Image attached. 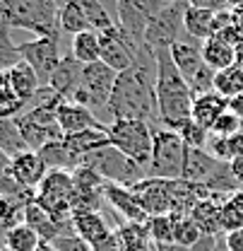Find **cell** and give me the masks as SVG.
<instances>
[{"label": "cell", "instance_id": "41", "mask_svg": "<svg viewBox=\"0 0 243 251\" xmlns=\"http://www.w3.org/2000/svg\"><path fill=\"white\" fill-rule=\"evenodd\" d=\"M53 247L58 251H91V247L77 234H63L53 242Z\"/></svg>", "mask_w": 243, "mask_h": 251}, {"label": "cell", "instance_id": "26", "mask_svg": "<svg viewBox=\"0 0 243 251\" xmlns=\"http://www.w3.org/2000/svg\"><path fill=\"white\" fill-rule=\"evenodd\" d=\"M116 234L125 251H154L152 237H150L145 222L142 225L140 222H121L116 227Z\"/></svg>", "mask_w": 243, "mask_h": 251}, {"label": "cell", "instance_id": "22", "mask_svg": "<svg viewBox=\"0 0 243 251\" xmlns=\"http://www.w3.org/2000/svg\"><path fill=\"white\" fill-rule=\"evenodd\" d=\"M200 46H202V58L214 73L236 65V46H231L221 36H212V39L202 41Z\"/></svg>", "mask_w": 243, "mask_h": 251}, {"label": "cell", "instance_id": "20", "mask_svg": "<svg viewBox=\"0 0 243 251\" xmlns=\"http://www.w3.org/2000/svg\"><path fill=\"white\" fill-rule=\"evenodd\" d=\"M72 229L77 237H82L89 247H96L101 244L113 229L106 225V220L101 218L99 210H91V213H80L72 218Z\"/></svg>", "mask_w": 243, "mask_h": 251}, {"label": "cell", "instance_id": "47", "mask_svg": "<svg viewBox=\"0 0 243 251\" xmlns=\"http://www.w3.org/2000/svg\"><path fill=\"white\" fill-rule=\"evenodd\" d=\"M236 68H241L243 70V44L241 46H236Z\"/></svg>", "mask_w": 243, "mask_h": 251}, {"label": "cell", "instance_id": "38", "mask_svg": "<svg viewBox=\"0 0 243 251\" xmlns=\"http://www.w3.org/2000/svg\"><path fill=\"white\" fill-rule=\"evenodd\" d=\"M241 227H243V210L241 205L236 203V198L229 196L226 203L221 205V229H224V234H229V232H236Z\"/></svg>", "mask_w": 243, "mask_h": 251}, {"label": "cell", "instance_id": "4", "mask_svg": "<svg viewBox=\"0 0 243 251\" xmlns=\"http://www.w3.org/2000/svg\"><path fill=\"white\" fill-rule=\"evenodd\" d=\"M154 128L156 126L147 121H137V119H118L113 124H109V140L111 148H116L118 152L130 157L137 167H142L147 172L150 162H152V148H154Z\"/></svg>", "mask_w": 243, "mask_h": 251}, {"label": "cell", "instance_id": "16", "mask_svg": "<svg viewBox=\"0 0 243 251\" xmlns=\"http://www.w3.org/2000/svg\"><path fill=\"white\" fill-rule=\"evenodd\" d=\"M229 196H221V193H214L210 198L200 201L193 210H190V218L193 222L200 227L202 234H210V237H221V205L226 203Z\"/></svg>", "mask_w": 243, "mask_h": 251}, {"label": "cell", "instance_id": "49", "mask_svg": "<svg viewBox=\"0 0 243 251\" xmlns=\"http://www.w3.org/2000/svg\"><path fill=\"white\" fill-rule=\"evenodd\" d=\"M5 239H7V229H5V227H0V249H5V247H7V242H5Z\"/></svg>", "mask_w": 243, "mask_h": 251}, {"label": "cell", "instance_id": "11", "mask_svg": "<svg viewBox=\"0 0 243 251\" xmlns=\"http://www.w3.org/2000/svg\"><path fill=\"white\" fill-rule=\"evenodd\" d=\"M161 7L164 2L159 0H116V17H118L116 25L135 44H145L147 27Z\"/></svg>", "mask_w": 243, "mask_h": 251}, {"label": "cell", "instance_id": "51", "mask_svg": "<svg viewBox=\"0 0 243 251\" xmlns=\"http://www.w3.org/2000/svg\"><path fill=\"white\" fill-rule=\"evenodd\" d=\"M214 251H229V249H226V244L221 242V244H219V247H217V249H214Z\"/></svg>", "mask_w": 243, "mask_h": 251}, {"label": "cell", "instance_id": "34", "mask_svg": "<svg viewBox=\"0 0 243 251\" xmlns=\"http://www.w3.org/2000/svg\"><path fill=\"white\" fill-rule=\"evenodd\" d=\"M7 249L12 251H36L41 244V237L31 229L29 225H15L7 229Z\"/></svg>", "mask_w": 243, "mask_h": 251}, {"label": "cell", "instance_id": "32", "mask_svg": "<svg viewBox=\"0 0 243 251\" xmlns=\"http://www.w3.org/2000/svg\"><path fill=\"white\" fill-rule=\"evenodd\" d=\"M20 63H22V53H20V44L12 41V27L0 20V75L10 73Z\"/></svg>", "mask_w": 243, "mask_h": 251}, {"label": "cell", "instance_id": "36", "mask_svg": "<svg viewBox=\"0 0 243 251\" xmlns=\"http://www.w3.org/2000/svg\"><path fill=\"white\" fill-rule=\"evenodd\" d=\"M200 237H202V232H200V227L193 222L190 215L176 220V229H174V242H176V244H181V247L193 251V247L200 242Z\"/></svg>", "mask_w": 243, "mask_h": 251}, {"label": "cell", "instance_id": "5", "mask_svg": "<svg viewBox=\"0 0 243 251\" xmlns=\"http://www.w3.org/2000/svg\"><path fill=\"white\" fill-rule=\"evenodd\" d=\"M116 80H118V73L113 68H109L104 61L85 65L82 82H80V87L75 90V94L67 101H75L80 106H87V109H91L101 119V114L106 111V104H109V99L113 94Z\"/></svg>", "mask_w": 243, "mask_h": 251}, {"label": "cell", "instance_id": "9", "mask_svg": "<svg viewBox=\"0 0 243 251\" xmlns=\"http://www.w3.org/2000/svg\"><path fill=\"white\" fill-rule=\"evenodd\" d=\"M185 10H188V0H178L171 5H164L156 17L150 22L147 34H145V44L156 51V49H171L178 39L181 29H185Z\"/></svg>", "mask_w": 243, "mask_h": 251}, {"label": "cell", "instance_id": "10", "mask_svg": "<svg viewBox=\"0 0 243 251\" xmlns=\"http://www.w3.org/2000/svg\"><path fill=\"white\" fill-rule=\"evenodd\" d=\"M20 53H22V61L31 65V70L36 73L41 87H46L51 82L56 68L63 61L58 36H36L31 41H24V44H20Z\"/></svg>", "mask_w": 243, "mask_h": 251}, {"label": "cell", "instance_id": "2", "mask_svg": "<svg viewBox=\"0 0 243 251\" xmlns=\"http://www.w3.org/2000/svg\"><path fill=\"white\" fill-rule=\"evenodd\" d=\"M156 109H159V126L174 133L193 119V92L185 82L176 63L171 58V49H156Z\"/></svg>", "mask_w": 243, "mask_h": 251}, {"label": "cell", "instance_id": "28", "mask_svg": "<svg viewBox=\"0 0 243 251\" xmlns=\"http://www.w3.org/2000/svg\"><path fill=\"white\" fill-rule=\"evenodd\" d=\"M70 53L75 61H80L82 65H91V63L101 61V41L96 31H82L72 36L70 44Z\"/></svg>", "mask_w": 243, "mask_h": 251}, {"label": "cell", "instance_id": "14", "mask_svg": "<svg viewBox=\"0 0 243 251\" xmlns=\"http://www.w3.org/2000/svg\"><path fill=\"white\" fill-rule=\"evenodd\" d=\"M10 174L15 176V181H17L20 186L29 188V191H36V188L41 186V181L46 179L48 167L44 164V159H41L39 152L27 150V152H22V155L12 157V162H10Z\"/></svg>", "mask_w": 243, "mask_h": 251}, {"label": "cell", "instance_id": "31", "mask_svg": "<svg viewBox=\"0 0 243 251\" xmlns=\"http://www.w3.org/2000/svg\"><path fill=\"white\" fill-rule=\"evenodd\" d=\"M207 145H210V155L214 159H219L224 164H231L234 159L243 157V130H239L236 135H229V138L214 135Z\"/></svg>", "mask_w": 243, "mask_h": 251}, {"label": "cell", "instance_id": "19", "mask_svg": "<svg viewBox=\"0 0 243 251\" xmlns=\"http://www.w3.org/2000/svg\"><path fill=\"white\" fill-rule=\"evenodd\" d=\"M226 111H229V99H224L219 92H210L193 99V121L207 130H212L217 119Z\"/></svg>", "mask_w": 243, "mask_h": 251}, {"label": "cell", "instance_id": "42", "mask_svg": "<svg viewBox=\"0 0 243 251\" xmlns=\"http://www.w3.org/2000/svg\"><path fill=\"white\" fill-rule=\"evenodd\" d=\"M91 251H125L121 244V239H118V234H116V229L101 242V244H96V247H91Z\"/></svg>", "mask_w": 243, "mask_h": 251}, {"label": "cell", "instance_id": "23", "mask_svg": "<svg viewBox=\"0 0 243 251\" xmlns=\"http://www.w3.org/2000/svg\"><path fill=\"white\" fill-rule=\"evenodd\" d=\"M171 58L176 63L178 73L185 77V82L205 65V58H202V46L198 44H190V41H176L171 46Z\"/></svg>", "mask_w": 243, "mask_h": 251}, {"label": "cell", "instance_id": "17", "mask_svg": "<svg viewBox=\"0 0 243 251\" xmlns=\"http://www.w3.org/2000/svg\"><path fill=\"white\" fill-rule=\"evenodd\" d=\"M24 225H29L31 229L41 237V242H48V244H53L58 237L63 234H75V229H70V227H63L61 222H56L51 213H46L36 201H31L29 205L24 208Z\"/></svg>", "mask_w": 243, "mask_h": 251}, {"label": "cell", "instance_id": "3", "mask_svg": "<svg viewBox=\"0 0 243 251\" xmlns=\"http://www.w3.org/2000/svg\"><path fill=\"white\" fill-rule=\"evenodd\" d=\"M58 0H0V20L36 36H58Z\"/></svg>", "mask_w": 243, "mask_h": 251}, {"label": "cell", "instance_id": "27", "mask_svg": "<svg viewBox=\"0 0 243 251\" xmlns=\"http://www.w3.org/2000/svg\"><path fill=\"white\" fill-rule=\"evenodd\" d=\"M39 155H41V159H44V164L48 167V172H53V169L75 172V169L80 167V157L72 155V152H70V148H67L63 140L44 145V148L39 150Z\"/></svg>", "mask_w": 243, "mask_h": 251}, {"label": "cell", "instance_id": "37", "mask_svg": "<svg viewBox=\"0 0 243 251\" xmlns=\"http://www.w3.org/2000/svg\"><path fill=\"white\" fill-rule=\"evenodd\" d=\"M181 140L185 143V148H198V150H205L207 143H210V130L202 128L200 124H195L193 119L181 128Z\"/></svg>", "mask_w": 243, "mask_h": 251}, {"label": "cell", "instance_id": "1", "mask_svg": "<svg viewBox=\"0 0 243 251\" xmlns=\"http://www.w3.org/2000/svg\"><path fill=\"white\" fill-rule=\"evenodd\" d=\"M109 121L118 119H137L156 126L159 109H156V63L154 53L145 56L135 63L133 68L118 73L113 94L106 104Z\"/></svg>", "mask_w": 243, "mask_h": 251}, {"label": "cell", "instance_id": "50", "mask_svg": "<svg viewBox=\"0 0 243 251\" xmlns=\"http://www.w3.org/2000/svg\"><path fill=\"white\" fill-rule=\"evenodd\" d=\"M36 251H58V249H56L53 244H48V242H41V244H39V249H36Z\"/></svg>", "mask_w": 243, "mask_h": 251}, {"label": "cell", "instance_id": "48", "mask_svg": "<svg viewBox=\"0 0 243 251\" xmlns=\"http://www.w3.org/2000/svg\"><path fill=\"white\" fill-rule=\"evenodd\" d=\"M229 10H236V7H243V0H224Z\"/></svg>", "mask_w": 243, "mask_h": 251}, {"label": "cell", "instance_id": "35", "mask_svg": "<svg viewBox=\"0 0 243 251\" xmlns=\"http://www.w3.org/2000/svg\"><path fill=\"white\" fill-rule=\"evenodd\" d=\"M145 225H147V232L152 237V244H171L174 242L176 220L171 215H152Z\"/></svg>", "mask_w": 243, "mask_h": 251}, {"label": "cell", "instance_id": "40", "mask_svg": "<svg viewBox=\"0 0 243 251\" xmlns=\"http://www.w3.org/2000/svg\"><path fill=\"white\" fill-rule=\"evenodd\" d=\"M241 119L239 116H234L231 111H226V114H221L219 119H217V124L212 126V135H219V138H229V135H236L239 130H241Z\"/></svg>", "mask_w": 243, "mask_h": 251}, {"label": "cell", "instance_id": "53", "mask_svg": "<svg viewBox=\"0 0 243 251\" xmlns=\"http://www.w3.org/2000/svg\"><path fill=\"white\" fill-rule=\"evenodd\" d=\"M0 251H12V249H7V247H5V249H0Z\"/></svg>", "mask_w": 243, "mask_h": 251}, {"label": "cell", "instance_id": "6", "mask_svg": "<svg viewBox=\"0 0 243 251\" xmlns=\"http://www.w3.org/2000/svg\"><path fill=\"white\" fill-rule=\"evenodd\" d=\"M80 167H89L104 181L121 184V186H135L142 179H147V172L142 167H137L130 157H125L111 145L80 157Z\"/></svg>", "mask_w": 243, "mask_h": 251}, {"label": "cell", "instance_id": "21", "mask_svg": "<svg viewBox=\"0 0 243 251\" xmlns=\"http://www.w3.org/2000/svg\"><path fill=\"white\" fill-rule=\"evenodd\" d=\"M63 143L70 148L72 155L85 157V155H89V152H96V150L111 145V140H109V126L106 128H89V130H82V133H75V135H65Z\"/></svg>", "mask_w": 243, "mask_h": 251}, {"label": "cell", "instance_id": "46", "mask_svg": "<svg viewBox=\"0 0 243 251\" xmlns=\"http://www.w3.org/2000/svg\"><path fill=\"white\" fill-rule=\"evenodd\" d=\"M154 251H190V249H185L181 244L171 242V244H154Z\"/></svg>", "mask_w": 243, "mask_h": 251}, {"label": "cell", "instance_id": "43", "mask_svg": "<svg viewBox=\"0 0 243 251\" xmlns=\"http://www.w3.org/2000/svg\"><path fill=\"white\" fill-rule=\"evenodd\" d=\"M224 244H226L229 251H243V227L236 229V232L224 234Z\"/></svg>", "mask_w": 243, "mask_h": 251}, {"label": "cell", "instance_id": "30", "mask_svg": "<svg viewBox=\"0 0 243 251\" xmlns=\"http://www.w3.org/2000/svg\"><path fill=\"white\" fill-rule=\"evenodd\" d=\"M58 25L63 31L67 34H82V31H91L89 22H87V15L80 5V0H67L61 5V12H58Z\"/></svg>", "mask_w": 243, "mask_h": 251}, {"label": "cell", "instance_id": "13", "mask_svg": "<svg viewBox=\"0 0 243 251\" xmlns=\"http://www.w3.org/2000/svg\"><path fill=\"white\" fill-rule=\"evenodd\" d=\"M221 167H224V162L214 159L210 155V150L188 148L185 150V162H183V181L205 186L210 179H214L221 172Z\"/></svg>", "mask_w": 243, "mask_h": 251}, {"label": "cell", "instance_id": "18", "mask_svg": "<svg viewBox=\"0 0 243 251\" xmlns=\"http://www.w3.org/2000/svg\"><path fill=\"white\" fill-rule=\"evenodd\" d=\"M82 70H85V65L80 61H75L72 53L63 56L61 65L56 68V73H53L48 87H51L56 94H61L63 99L67 101V99L75 94V90L80 87V82H82Z\"/></svg>", "mask_w": 243, "mask_h": 251}, {"label": "cell", "instance_id": "8", "mask_svg": "<svg viewBox=\"0 0 243 251\" xmlns=\"http://www.w3.org/2000/svg\"><path fill=\"white\" fill-rule=\"evenodd\" d=\"M56 111L58 109H51V106H29L15 119L20 126V133L24 135V140L29 145V150L39 152L44 145L58 143L65 138V133L58 126Z\"/></svg>", "mask_w": 243, "mask_h": 251}, {"label": "cell", "instance_id": "52", "mask_svg": "<svg viewBox=\"0 0 243 251\" xmlns=\"http://www.w3.org/2000/svg\"><path fill=\"white\" fill-rule=\"evenodd\" d=\"M159 2H164V5H171V2H178V0H159Z\"/></svg>", "mask_w": 243, "mask_h": 251}, {"label": "cell", "instance_id": "39", "mask_svg": "<svg viewBox=\"0 0 243 251\" xmlns=\"http://www.w3.org/2000/svg\"><path fill=\"white\" fill-rule=\"evenodd\" d=\"M214 75H217V73L205 63V65L188 80V87H190V92H193V99H195V97H202V94L214 92Z\"/></svg>", "mask_w": 243, "mask_h": 251}, {"label": "cell", "instance_id": "45", "mask_svg": "<svg viewBox=\"0 0 243 251\" xmlns=\"http://www.w3.org/2000/svg\"><path fill=\"white\" fill-rule=\"evenodd\" d=\"M229 167H231V174H234V179L239 181V186H243V157L234 159Z\"/></svg>", "mask_w": 243, "mask_h": 251}, {"label": "cell", "instance_id": "24", "mask_svg": "<svg viewBox=\"0 0 243 251\" xmlns=\"http://www.w3.org/2000/svg\"><path fill=\"white\" fill-rule=\"evenodd\" d=\"M5 75H7V82L12 85V90L17 92V97L29 106V101L41 90V82H39L36 73L31 70V65H27V63L22 61L20 65H15L10 73H5Z\"/></svg>", "mask_w": 243, "mask_h": 251}, {"label": "cell", "instance_id": "29", "mask_svg": "<svg viewBox=\"0 0 243 251\" xmlns=\"http://www.w3.org/2000/svg\"><path fill=\"white\" fill-rule=\"evenodd\" d=\"M0 150L10 157H17L29 150L24 135L20 133V126L15 119H0Z\"/></svg>", "mask_w": 243, "mask_h": 251}, {"label": "cell", "instance_id": "44", "mask_svg": "<svg viewBox=\"0 0 243 251\" xmlns=\"http://www.w3.org/2000/svg\"><path fill=\"white\" fill-rule=\"evenodd\" d=\"M229 111H231L234 116H239V119L243 121V94L234 97V99H229Z\"/></svg>", "mask_w": 243, "mask_h": 251}, {"label": "cell", "instance_id": "54", "mask_svg": "<svg viewBox=\"0 0 243 251\" xmlns=\"http://www.w3.org/2000/svg\"><path fill=\"white\" fill-rule=\"evenodd\" d=\"M241 130H243V124H241Z\"/></svg>", "mask_w": 243, "mask_h": 251}, {"label": "cell", "instance_id": "12", "mask_svg": "<svg viewBox=\"0 0 243 251\" xmlns=\"http://www.w3.org/2000/svg\"><path fill=\"white\" fill-rule=\"evenodd\" d=\"M101 196H104V201L118 213L123 218V222H147L150 215L145 213V208H142V203H140V198H137V193L133 191V186H121V184H104L101 188Z\"/></svg>", "mask_w": 243, "mask_h": 251}, {"label": "cell", "instance_id": "33", "mask_svg": "<svg viewBox=\"0 0 243 251\" xmlns=\"http://www.w3.org/2000/svg\"><path fill=\"white\" fill-rule=\"evenodd\" d=\"M214 92H219L224 99H234L243 94V70L231 65L226 70H219L214 75Z\"/></svg>", "mask_w": 243, "mask_h": 251}, {"label": "cell", "instance_id": "25", "mask_svg": "<svg viewBox=\"0 0 243 251\" xmlns=\"http://www.w3.org/2000/svg\"><path fill=\"white\" fill-rule=\"evenodd\" d=\"M214 17L217 12L214 10H202V7H190L185 10V31L190 34V39H198V41H207L214 36Z\"/></svg>", "mask_w": 243, "mask_h": 251}, {"label": "cell", "instance_id": "7", "mask_svg": "<svg viewBox=\"0 0 243 251\" xmlns=\"http://www.w3.org/2000/svg\"><path fill=\"white\" fill-rule=\"evenodd\" d=\"M185 143L178 133L166 130V128H154V148L152 162L147 167V176L152 179H166L176 181L183 179V162H185Z\"/></svg>", "mask_w": 243, "mask_h": 251}, {"label": "cell", "instance_id": "15", "mask_svg": "<svg viewBox=\"0 0 243 251\" xmlns=\"http://www.w3.org/2000/svg\"><path fill=\"white\" fill-rule=\"evenodd\" d=\"M56 116H58V126L65 135H75V133H82V130H89V128H106V124L91 109L80 106L75 101H63L56 111Z\"/></svg>", "mask_w": 243, "mask_h": 251}]
</instances>
